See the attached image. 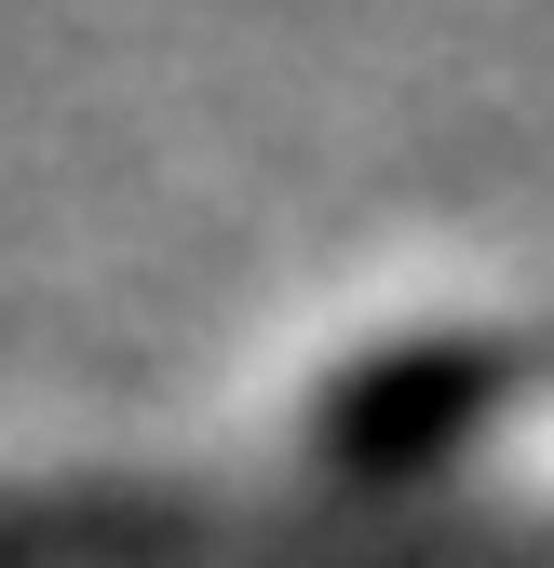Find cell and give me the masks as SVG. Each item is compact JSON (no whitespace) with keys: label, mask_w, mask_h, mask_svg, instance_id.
Listing matches in <instances>:
<instances>
[{"label":"cell","mask_w":554,"mask_h":568,"mask_svg":"<svg viewBox=\"0 0 554 568\" xmlns=\"http://www.w3.org/2000/svg\"><path fill=\"white\" fill-rule=\"evenodd\" d=\"M257 434L325 501L554 515V338L488 298L325 312L257 393Z\"/></svg>","instance_id":"1"}]
</instances>
